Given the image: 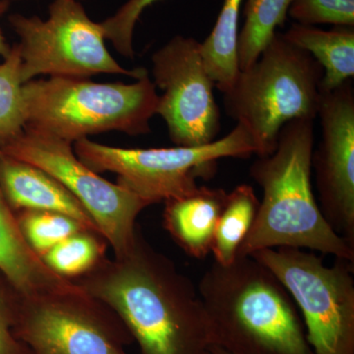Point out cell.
Wrapping results in <instances>:
<instances>
[{
	"label": "cell",
	"mask_w": 354,
	"mask_h": 354,
	"mask_svg": "<svg viewBox=\"0 0 354 354\" xmlns=\"http://www.w3.org/2000/svg\"><path fill=\"white\" fill-rule=\"evenodd\" d=\"M9 23L19 37L22 82L39 75L87 78L120 74L138 79L144 68L127 69L111 57L100 23L94 22L77 0H55L48 19L12 14Z\"/></svg>",
	"instance_id": "ba28073f"
},
{
	"label": "cell",
	"mask_w": 354,
	"mask_h": 354,
	"mask_svg": "<svg viewBox=\"0 0 354 354\" xmlns=\"http://www.w3.org/2000/svg\"><path fill=\"white\" fill-rule=\"evenodd\" d=\"M10 50L11 46H9L8 44H7L6 38H4L1 29H0V57L3 58L6 57Z\"/></svg>",
	"instance_id": "484cf974"
},
{
	"label": "cell",
	"mask_w": 354,
	"mask_h": 354,
	"mask_svg": "<svg viewBox=\"0 0 354 354\" xmlns=\"http://www.w3.org/2000/svg\"><path fill=\"white\" fill-rule=\"evenodd\" d=\"M209 351H211V353L213 354H232L225 351L223 348H218V346H212Z\"/></svg>",
	"instance_id": "4316f807"
},
{
	"label": "cell",
	"mask_w": 354,
	"mask_h": 354,
	"mask_svg": "<svg viewBox=\"0 0 354 354\" xmlns=\"http://www.w3.org/2000/svg\"><path fill=\"white\" fill-rule=\"evenodd\" d=\"M156 87L162 88L157 114L167 123L176 146L198 147L215 141L221 113L212 80L193 38L176 36L152 57Z\"/></svg>",
	"instance_id": "8fae6325"
},
{
	"label": "cell",
	"mask_w": 354,
	"mask_h": 354,
	"mask_svg": "<svg viewBox=\"0 0 354 354\" xmlns=\"http://www.w3.org/2000/svg\"><path fill=\"white\" fill-rule=\"evenodd\" d=\"M23 84L20 50L17 44H14L0 64V148L24 130Z\"/></svg>",
	"instance_id": "44dd1931"
},
{
	"label": "cell",
	"mask_w": 354,
	"mask_h": 354,
	"mask_svg": "<svg viewBox=\"0 0 354 354\" xmlns=\"http://www.w3.org/2000/svg\"><path fill=\"white\" fill-rule=\"evenodd\" d=\"M14 1H23V0H14ZM78 1V0H77Z\"/></svg>",
	"instance_id": "83f0119b"
},
{
	"label": "cell",
	"mask_w": 354,
	"mask_h": 354,
	"mask_svg": "<svg viewBox=\"0 0 354 354\" xmlns=\"http://www.w3.org/2000/svg\"><path fill=\"white\" fill-rule=\"evenodd\" d=\"M13 332L31 354H129L134 342L118 314L81 288L22 295Z\"/></svg>",
	"instance_id": "9c48e42d"
},
{
	"label": "cell",
	"mask_w": 354,
	"mask_h": 354,
	"mask_svg": "<svg viewBox=\"0 0 354 354\" xmlns=\"http://www.w3.org/2000/svg\"><path fill=\"white\" fill-rule=\"evenodd\" d=\"M292 0H247L244 6L243 27L237 41L239 70L251 66L267 44L283 27Z\"/></svg>",
	"instance_id": "d6986e66"
},
{
	"label": "cell",
	"mask_w": 354,
	"mask_h": 354,
	"mask_svg": "<svg viewBox=\"0 0 354 354\" xmlns=\"http://www.w3.org/2000/svg\"><path fill=\"white\" fill-rule=\"evenodd\" d=\"M73 145L74 153L88 169L97 174L113 172L118 185L150 205L194 192L199 187L196 179L214 176L221 158L255 155L250 135L239 123L227 136L198 147L124 149L88 138Z\"/></svg>",
	"instance_id": "8992f818"
},
{
	"label": "cell",
	"mask_w": 354,
	"mask_h": 354,
	"mask_svg": "<svg viewBox=\"0 0 354 354\" xmlns=\"http://www.w3.org/2000/svg\"><path fill=\"white\" fill-rule=\"evenodd\" d=\"M288 15L305 26L354 27V0H292Z\"/></svg>",
	"instance_id": "603a6c76"
},
{
	"label": "cell",
	"mask_w": 354,
	"mask_h": 354,
	"mask_svg": "<svg viewBox=\"0 0 354 354\" xmlns=\"http://www.w3.org/2000/svg\"><path fill=\"white\" fill-rule=\"evenodd\" d=\"M160 0H128L122 6L100 23L104 38L113 43L114 48L127 58L134 57L133 32L140 16L146 8Z\"/></svg>",
	"instance_id": "cb8c5ba5"
},
{
	"label": "cell",
	"mask_w": 354,
	"mask_h": 354,
	"mask_svg": "<svg viewBox=\"0 0 354 354\" xmlns=\"http://www.w3.org/2000/svg\"><path fill=\"white\" fill-rule=\"evenodd\" d=\"M323 76L315 58L279 32L258 59L239 71L223 94V104L228 115L248 131L257 158L274 152L286 123L298 118L315 120Z\"/></svg>",
	"instance_id": "5b68a950"
},
{
	"label": "cell",
	"mask_w": 354,
	"mask_h": 354,
	"mask_svg": "<svg viewBox=\"0 0 354 354\" xmlns=\"http://www.w3.org/2000/svg\"><path fill=\"white\" fill-rule=\"evenodd\" d=\"M21 297L19 291L0 271V354H31L13 332Z\"/></svg>",
	"instance_id": "d4e9b609"
},
{
	"label": "cell",
	"mask_w": 354,
	"mask_h": 354,
	"mask_svg": "<svg viewBox=\"0 0 354 354\" xmlns=\"http://www.w3.org/2000/svg\"><path fill=\"white\" fill-rule=\"evenodd\" d=\"M206 354H213L211 353V351H209L208 353H207Z\"/></svg>",
	"instance_id": "f1b7e54d"
},
{
	"label": "cell",
	"mask_w": 354,
	"mask_h": 354,
	"mask_svg": "<svg viewBox=\"0 0 354 354\" xmlns=\"http://www.w3.org/2000/svg\"><path fill=\"white\" fill-rule=\"evenodd\" d=\"M0 152L38 167L59 181L87 209L115 257L131 246L137 216L150 204L88 169L74 153L73 144L25 127Z\"/></svg>",
	"instance_id": "30bf717a"
},
{
	"label": "cell",
	"mask_w": 354,
	"mask_h": 354,
	"mask_svg": "<svg viewBox=\"0 0 354 354\" xmlns=\"http://www.w3.org/2000/svg\"><path fill=\"white\" fill-rule=\"evenodd\" d=\"M283 283L304 316L313 354H354L353 263L328 267L315 253L278 247L253 253Z\"/></svg>",
	"instance_id": "52a82bcc"
},
{
	"label": "cell",
	"mask_w": 354,
	"mask_h": 354,
	"mask_svg": "<svg viewBox=\"0 0 354 354\" xmlns=\"http://www.w3.org/2000/svg\"><path fill=\"white\" fill-rule=\"evenodd\" d=\"M71 281L118 314L139 354H206L215 346L198 288L139 227L127 252Z\"/></svg>",
	"instance_id": "6da1fadb"
},
{
	"label": "cell",
	"mask_w": 354,
	"mask_h": 354,
	"mask_svg": "<svg viewBox=\"0 0 354 354\" xmlns=\"http://www.w3.org/2000/svg\"><path fill=\"white\" fill-rule=\"evenodd\" d=\"M197 288L214 346L232 354H313L292 297L255 258L214 262Z\"/></svg>",
	"instance_id": "3957f363"
},
{
	"label": "cell",
	"mask_w": 354,
	"mask_h": 354,
	"mask_svg": "<svg viewBox=\"0 0 354 354\" xmlns=\"http://www.w3.org/2000/svg\"><path fill=\"white\" fill-rule=\"evenodd\" d=\"M283 38L301 48L322 66L321 93L341 87L354 77V27L335 26L324 31L314 26L293 23Z\"/></svg>",
	"instance_id": "2e32d148"
},
{
	"label": "cell",
	"mask_w": 354,
	"mask_h": 354,
	"mask_svg": "<svg viewBox=\"0 0 354 354\" xmlns=\"http://www.w3.org/2000/svg\"><path fill=\"white\" fill-rule=\"evenodd\" d=\"M18 225L25 241L39 258L70 235L87 230L74 218L55 212H17Z\"/></svg>",
	"instance_id": "7402d4cb"
},
{
	"label": "cell",
	"mask_w": 354,
	"mask_h": 354,
	"mask_svg": "<svg viewBox=\"0 0 354 354\" xmlns=\"http://www.w3.org/2000/svg\"><path fill=\"white\" fill-rule=\"evenodd\" d=\"M259 204L252 186L247 184L227 193L212 244L211 253L216 264L227 266L236 260L239 248L253 227Z\"/></svg>",
	"instance_id": "ac0fdd59"
},
{
	"label": "cell",
	"mask_w": 354,
	"mask_h": 354,
	"mask_svg": "<svg viewBox=\"0 0 354 354\" xmlns=\"http://www.w3.org/2000/svg\"><path fill=\"white\" fill-rule=\"evenodd\" d=\"M23 97L25 127L71 144L109 131L148 134L160 100L148 74L132 84L74 77L31 80L23 84Z\"/></svg>",
	"instance_id": "277c9868"
},
{
	"label": "cell",
	"mask_w": 354,
	"mask_h": 354,
	"mask_svg": "<svg viewBox=\"0 0 354 354\" xmlns=\"http://www.w3.org/2000/svg\"><path fill=\"white\" fill-rule=\"evenodd\" d=\"M322 136L312 153L321 212L333 230L354 246V88L353 79L321 93Z\"/></svg>",
	"instance_id": "7c38bea8"
},
{
	"label": "cell",
	"mask_w": 354,
	"mask_h": 354,
	"mask_svg": "<svg viewBox=\"0 0 354 354\" xmlns=\"http://www.w3.org/2000/svg\"><path fill=\"white\" fill-rule=\"evenodd\" d=\"M242 1L223 0L211 34L200 44L205 67L221 94L232 87L241 71L237 59V41Z\"/></svg>",
	"instance_id": "e0dca14e"
},
{
	"label": "cell",
	"mask_w": 354,
	"mask_h": 354,
	"mask_svg": "<svg viewBox=\"0 0 354 354\" xmlns=\"http://www.w3.org/2000/svg\"><path fill=\"white\" fill-rule=\"evenodd\" d=\"M108 244L102 234L82 230L51 248L41 261L60 278L73 281L93 271L106 259Z\"/></svg>",
	"instance_id": "ffe728a7"
},
{
	"label": "cell",
	"mask_w": 354,
	"mask_h": 354,
	"mask_svg": "<svg viewBox=\"0 0 354 354\" xmlns=\"http://www.w3.org/2000/svg\"><path fill=\"white\" fill-rule=\"evenodd\" d=\"M314 120L298 118L279 131L272 155L257 158L249 169L263 191L253 227L237 257L263 249H310L354 262V246L324 218L311 183Z\"/></svg>",
	"instance_id": "7a4b0ae2"
},
{
	"label": "cell",
	"mask_w": 354,
	"mask_h": 354,
	"mask_svg": "<svg viewBox=\"0 0 354 354\" xmlns=\"http://www.w3.org/2000/svg\"><path fill=\"white\" fill-rule=\"evenodd\" d=\"M0 185L16 213L35 209L64 214L101 234L83 205L55 177L38 167L0 152Z\"/></svg>",
	"instance_id": "4fadbf2b"
},
{
	"label": "cell",
	"mask_w": 354,
	"mask_h": 354,
	"mask_svg": "<svg viewBox=\"0 0 354 354\" xmlns=\"http://www.w3.org/2000/svg\"><path fill=\"white\" fill-rule=\"evenodd\" d=\"M227 193L199 186L186 196L165 201L164 227L181 249L196 259L211 253L216 225Z\"/></svg>",
	"instance_id": "9a60e30c"
},
{
	"label": "cell",
	"mask_w": 354,
	"mask_h": 354,
	"mask_svg": "<svg viewBox=\"0 0 354 354\" xmlns=\"http://www.w3.org/2000/svg\"><path fill=\"white\" fill-rule=\"evenodd\" d=\"M0 271L23 297L79 290L68 279L50 271L25 241L16 212L0 185Z\"/></svg>",
	"instance_id": "5bb4252c"
}]
</instances>
